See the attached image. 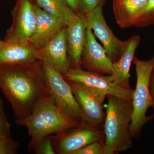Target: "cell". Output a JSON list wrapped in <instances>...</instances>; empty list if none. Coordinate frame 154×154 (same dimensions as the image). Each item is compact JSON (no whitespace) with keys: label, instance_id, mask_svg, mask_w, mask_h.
Returning <instances> with one entry per match:
<instances>
[{"label":"cell","instance_id":"1","mask_svg":"<svg viewBox=\"0 0 154 154\" xmlns=\"http://www.w3.org/2000/svg\"><path fill=\"white\" fill-rule=\"evenodd\" d=\"M0 89L11 104L17 124L24 120L49 92L41 60L20 65L0 64Z\"/></svg>","mask_w":154,"mask_h":154},{"label":"cell","instance_id":"2","mask_svg":"<svg viewBox=\"0 0 154 154\" xmlns=\"http://www.w3.org/2000/svg\"><path fill=\"white\" fill-rule=\"evenodd\" d=\"M80 123L57 106L49 94L40 99L30 115L17 124L28 129L30 140L27 149L32 152L42 139L74 128Z\"/></svg>","mask_w":154,"mask_h":154},{"label":"cell","instance_id":"3","mask_svg":"<svg viewBox=\"0 0 154 154\" xmlns=\"http://www.w3.org/2000/svg\"><path fill=\"white\" fill-rule=\"evenodd\" d=\"M104 123V154H118L132 147L130 132L132 121V101L107 95Z\"/></svg>","mask_w":154,"mask_h":154},{"label":"cell","instance_id":"4","mask_svg":"<svg viewBox=\"0 0 154 154\" xmlns=\"http://www.w3.org/2000/svg\"><path fill=\"white\" fill-rule=\"evenodd\" d=\"M133 63L135 66L137 75L132 100V119L130 126L131 135L133 139L138 137L145 124L154 118L153 115L147 116L146 112L154 105L149 89L150 76L154 66V56L146 61L140 60L134 56Z\"/></svg>","mask_w":154,"mask_h":154},{"label":"cell","instance_id":"5","mask_svg":"<svg viewBox=\"0 0 154 154\" xmlns=\"http://www.w3.org/2000/svg\"><path fill=\"white\" fill-rule=\"evenodd\" d=\"M41 61L42 78L50 96L63 112L81 122L79 108L69 82L51 64Z\"/></svg>","mask_w":154,"mask_h":154},{"label":"cell","instance_id":"6","mask_svg":"<svg viewBox=\"0 0 154 154\" xmlns=\"http://www.w3.org/2000/svg\"><path fill=\"white\" fill-rule=\"evenodd\" d=\"M68 82L79 108L81 123L101 128L104 125L105 118L103 104L107 93L80 83Z\"/></svg>","mask_w":154,"mask_h":154},{"label":"cell","instance_id":"7","mask_svg":"<svg viewBox=\"0 0 154 154\" xmlns=\"http://www.w3.org/2000/svg\"><path fill=\"white\" fill-rule=\"evenodd\" d=\"M102 140L105 137L100 128L81 122L76 127L51 136L56 154H75L89 144Z\"/></svg>","mask_w":154,"mask_h":154},{"label":"cell","instance_id":"8","mask_svg":"<svg viewBox=\"0 0 154 154\" xmlns=\"http://www.w3.org/2000/svg\"><path fill=\"white\" fill-rule=\"evenodd\" d=\"M36 5L31 0H18L12 11L13 22L5 41L29 42L36 26Z\"/></svg>","mask_w":154,"mask_h":154},{"label":"cell","instance_id":"9","mask_svg":"<svg viewBox=\"0 0 154 154\" xmlns=\"http://www.w3.org/2000/svg\"><path fill=\"white\" fill-rule=\"evenodd\" d=\"M103 6L94 9L86 16L88 27L102 42L107 55L114 63L119 59L124 51L126 41H122L114 35L105 21Z\"/></svg>","mask_w":154,"mask_h":154},{"label":"cell","instance_id":"10","mask_svg":"<svg viewBox=\"0 0 154 154\" xmlns=\"http://www.w3.org/2000/svg\"><path fill=\"white\" fill-rule=\"evenodd\" d=\"M67 81L80 83L99 89L110 95L132 101L134 90L125 89L117 86L103 75L88 71L82 68H70L63 75Z\"/></svg>","mask_w":154,"mask_h":154},{"label":"cell","instance_id":"11","mask_svg":"<svg viewBox=\"0 0 154 154\" xmlns=\"http://www.w3.org/2000/svg\"><path fill=\"white\" fill-rule=\"evenodd\" d=\"M81 66L88 71L109 75L112 73V61L104 48L96 40L93 30L88 27L86 32V42L82 54Z\"/></svg>","mask_w":154,"mask_h":154},{"label":"cell","instance_id":"12","mask_svg":"<svg viewBox=\"0 0 154 154\" xmlns=\"http://www.w3.org/2000/svg\"><path fill=\"white\" fill-rule=\"evenodd\" d=\"M88 27L85 15L77 14L66 26L68 54L71 68H82L81 62L86 42V32Z\"/></svg>","mask_w":154,"mask_h":154},{"label":"cell","instance_id":"13","mask_svg":"<svg viewBox=\"0 0 154 154\" xmlns=\"http://www.w3.org/2000/svg\"><path fill=\"white\" fill-rule=\"evenodd\" d=\"M40 50L30 42L4 41L0 47V64L20 65L41 60Z\"/></svg>","mask_w":154,"mask_h":154},{"label":"cell","instance_id":"14","mask_svg":"<svg viewBox=\"0 0 154 154\" xmlns=\"http://www.w3.org/2000/svg\"><path fill=\"white\" fill-rule=\"evenodd\" d=\"M42 60L51 64L63 75L70 68L66 39V26L40 48Z\"/></svg>","mask_w":154,"mask_h":154},{"label":"cell","instance_id":"15","mask_svg":"<svg viewBox=\"0 0 154 154\" xmlns=\"http://www.w3.org/2000/svg\"><path fill=\"white\" fill-rule=\"evenodd\" d=\"M140 40L139 35L133 36L126 40L124 51L119 59L113 63L111 74L107 75L110 81L121 88L131 89L129 82L130 70Z\"/></svg>","mask_w":154,"mask_h":154},{"label":"cell","instance_id":"16","mask_svg":"<svg viewBox=\"0 0 154 154\" xmlns=\"http://www.w3.org/2000/svg\"><path fill=\"white\" fill-rule=\"evenodd\" d=\"M36 24L29 42L39 49L44 47L62 28L66 27L36 5Z\"/></svg>","mask_w":154,"mask_h":154},{"label":"cell","instance_id":"17","mask_svg":"<svg viewBox=\"0 0 154 154\" xmlns=\"http://www.w3.org/2000/svg\"><path fill=\"white\" fill-rule=\"evenodd\" d=\"M148 0H113L114 17L121 28L133 26L142 14Z\"/></svg>","mask_w":154,"mask_h":154},{"label":"cell","instance_id":"18","mask_svg":"<svg viewBox=\"0 0 154 154\" xmlns=\"http://www.w3.org/2000/svg\"><path fill=\"white\" fill-rule=\"evenodd\" d=\"M36 5L66 26L76 15L66 0H36Z\"/></svg>","mask_w":154,"mask_h":154},{"label":"cell","instance_id":"19","mask_svg":"<svg viewBox=\"0 0 154 154\" xmlns=\"http://www.w3.org/2000/svg\"><path fill=\"white\" fill-rule=\"evenodd\" d=\"M154 24V0H148L144 10L133 27H143Z\"/></svg>","mask_w":154,"mask_h":154},{"label":"cell","instance_id":"20","mask_svg":"<svg viewBox=\"0 0 154 154\" xmlns=\"http://www.w3.org/2000/svg\"><path fill=\"white\" fill-rule=\"evenodd\" d=\"M12 138L11 125L5 112L3 102L0 98V140Z\"/></svg>","mask_w":154,"mask_h":154},{"label":"cell","instance_id":"21","mask_svg":"<svg viewBox=\"0 0 154 154\" xmlns=\"http://www.w3.org/2000/svg\"><path fill=\"white\" fill-rule=\"evenodd\" d=\"M20 144L13 138L0 140V154H16L18 153Z\"/></svg>","mask_w":154,"mask_h":154},{"label":"cell","instance_id":"22","mask_svg":"<svg viewBox=\"0 0 154 154\" xmlns=\"http://www.w3.org/2000/svg\"><path fill=\"white\" fill-rule=\"evenodd\" d=\"M51 136L44 138L35 147L33 151L36 154H56L51 143Z\"/></svg>","mask_w":154,"mask_h":154},{"label":"cell","instance_id":"23","mask_svg":"<svg viewBox=\"0 0 154 154\" xmlns=\"http://www.w3.org/2000/svg\"><path fill=\"white\" fill-rule=\"evenodd\" d=\"M105 140L94 142L75 152V154H104Z\"/></svg>","mask_w":154,"mask_h":154},{"label":"cell","instance_id":"24","mask_svg":"<svg viewBox=\"0 0 154 154\" xmlns=\"http://www.w3.org/2000/svg\"><path fill=\"white\" fill-rule=\"evenodd\" d=\"M105 0H79V13L85 16L94 9L103 6Z\"/></svg>","mask_w":154,"mask_h":154},{"label":"cell","instance_id":"25","mask_svg":"<svg viewBox=\"0 0 154 154\" xmlns=\"http://www.w3.org/2000/svg\"><path fill=\"white\" fill-rule=\"evenodd\" d=\"M149 89L150 93L154 104V66L152 70L150 76L149 81ZM153 108L154 110V105ZM153 116H154V114Z\"/></svg>","mask_w":154,"mask_h":154},{"label":"cell","instance_id":"26","mask_svg":"<svg viewBox=\"0 0 154 154\" xmlns=\"http://www.w3.org/2000/svg\"><path fill=\"white\" fill-rule=\"evenodd\" d=\"M69 6L75 13H79V0H66Z\"/></svg>","mask_w":154,"mask_h":154},{"label":"cell","instance_id":"27","mask_svg":"<svg viewBox=\"0 0 154 154\" xmlns=\"http://www.w3.org/2000/svg\"><path fill=\"white\" fill-rule=\"evenodd\" d=\"M3 43H4V41H2V40H0V47L2 45Z\"/></svg>","mask_w":154,"mask_h":154},{"label":"cell","instance_id":"28","mask_svg":"<svg viewBox=\"0 0 154 154\" xmlns=\"http://www.w3.org/2000/svg\"><path fill=\"white\" fill-rule=\"evenodd\" d=\"M154 118V116H153Z\"/></svg>","mask_w":154,"mask_h":154}]
</instances>
